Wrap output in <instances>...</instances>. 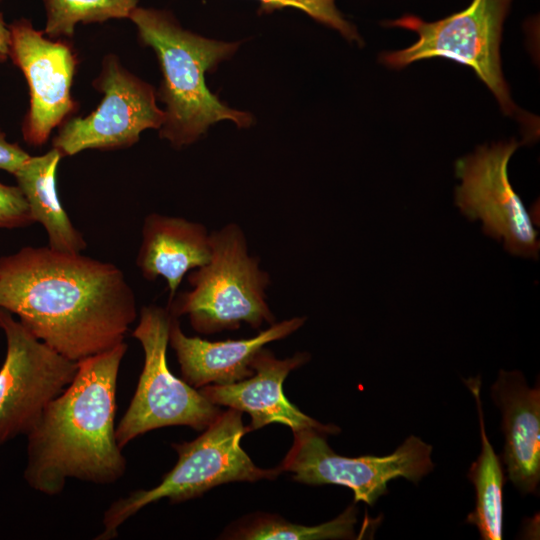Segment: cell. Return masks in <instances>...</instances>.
I'll return each instance as SVG.
<instances>
[{
	"instance_id": "cell-1",
	"label": "cell",
	"mask_w": 540,
	"mask_h": 540,
	"mask_svg": "<svg viewBox=\"0 0 540 540\" xmlns=\"http://www.w3.org/2000/svg\"><path fill=\"white\" fill-rule=\"evenodd\" d=\"M0 308L72 361L124 342L136 297L116 265L49 246L0 257Z\"/></svg>"
},
{
	"instance_id": "cell-2",
	"label": "cell",
	"mask_w": 540,
	"mask_h": 540,
	"mask_svg": "<svg viewBox=\"0 0 540 540\" xmlns=\"http://www.w3.org/2000/svg\"><path fill=\"white\" fill-rule=\"evenodd\" d=\"M127 344L78 361L70 384L26 435V483L55 496L67 480L97 485L117 482L126 458L116 441L117 380Z\"/></svg>"
},
{
	"instance_id": "cell-3",
	"label": "cell",
	"mask_w": 540,
	"mask_h": 540,
	"mask_svg": "<svg viewBox=\"0 0 540 540\" xmlns=\"http://www.w3.org/2000/svg\"><path fill=\"white\" fill-rule=\"evenodd\" d=\"M129 19L141 42L156 53L163 81L159 97L165 104L160 136L175 148L192 144L209 127L230 120L248 127L250 114L224 105L207 87L205 74L228 59L238 43L217 41L183 29L174 17L155 9L136 7Z\"/></svg>"
},
{
	"instance_id": "cell-4",
	"label": "cell",
	"mask_w": 540,
	"mask_h": 540,
	"mask_svg": "<svg viewBox=\"0 0 540 540\" xmlns=\"http://www.w3.org/2000/svg\"><path fill=\"white\" fill-rule=\"evenodd\" d=\"M209 262L190 271L191 289L168 302L172 316H188L201 334L238 329L246 323L254 329L275 323L266 290L270 276L260 260L249 252L248 241L237 223L210 232Z\"/></svg>"
},
{
	"instance_id": "cell-5",
	"label": "cell",
	"mask_w": 540,
	"mask_h": 540,
	"mask_svg": "<svg viewBox=\"0 0 540 540\" xmlns=\"http://www.w3.org/2000/svg\"><path fill=\"white\" fill-rule=\"evenodd\" d=\"M243 412L229 408L190 442L174 443L176 465L155 487L136 490L114 501L103 515V530L95 538L117 537L120 526L145 506L167 498L171 503L199 497L211 488L234 481L275 479L280 469L257 467L242 449L241 438L250 432L242 422Z\"/></svg>"
},
{
	"instance_id": "cell-6",
	"label": "cell",
	"mask_w": 540,
	"mask_h": 540,
	"mask_svg": "<svg viewBox=\"0 0 540 540\" xmlns=\"http://www.w3.org/2000/svg\"><path fill=\"white\" fill-rule=\"evenodd\" d=\"M511 2L472 0L464 10L433 22L408 14L385 21L383 25L413 31L418 38L409 47L382 53L380 61L393 69L434 57L466 65L493 93L503 113L513 116L518 108L504 79L500 57L503 23Z\"/></svg>"
},
{
	"instance_id": "cell-7",
	"label": "cell",
	"mask_w": 540,
	"mask_h": 540,
	"mask_svg": "<svg viewBox=\"0 0 540 540\" xmlns=\"http://www.w3.org/2000/svg\"><path fill=\"white\" fill-rule=\"evenodd\" d=\"M172 315L168 308L143 306L132 336L144 352V364L131 402L115 435L121 449L151 430L184 425L204 430L219 414L218 406L177 378L167 363Z\"/></svg>"
},
{
	"instance_id": "cell-8",
	"label": "cell",
	"mask_w": 540,
	"mask_h": 540,
	"mask_svg": "<svg viewBox=\"0 0 540 540\" xmlns=\"http://www.w3.org/2000/svg\"><path fill=\"white\" fill-rule=\"evenodd\" d=\"M326 434L313 428L293 432V444L280 463V471L308 485L336 484L351 489L354 503L372 506L387 493L389 481L403 477L414 483L429 474L434 463L432 446L414 435L386 456L346 457L328 445Z\"/></svg>"
},
{
	"instance_id": "cell-9",
	"label": "cell",
	"mask_w": 540,
	"mask_h": 540,
	"mask_svg": "<svg viewBox=\"0 0 540 540\" xmlns=\"http://www.w3.org/2000/svg\"><path fill=\"white\" fill-rule=\"evenodd\" d=\"M520 145L515 139L500 141L459 158L454 168L461 183L454 202L469 221L480 220L483 233L502 242L510 255L538 260V232L508 177L509 161Z\"/></svg>"
},
{
	"instance_id": "cell-10",
	"label": "cell",
	"mask_w": 540,
	"mask_h": 540,
	"mask_svg": "<svg viewBox=\"0 0 540 540\" xmlns=\"http://www.w3.org/2000/svg\"><path fill=\"white\" fill-rule=\"evenodd\" d=\"M6 355L0 367V445L27 435L73 380L78 363L36 338L0 308Z\"/></svg>"
},
{
	"instance_id": "cell-11",
	"label": "cell",
	"mask_w": 540,
	"mask_h": 540,
	"mask_svg": "<svg viewBox=\"0 0 540 540\" xmlns=\"http://www.w3.org/2000/svg\"><path fill=\"white\" fill-rule=\"evenodd\" d=\"M94 86L104 94L86 117L66 119L53 139L62 156L87 149H119L135 144L146 129H160L165 114L153 88L129 73L113 55L102 64Z\"/></svg>"
},
{
	"instance_id": "cell-12",
	"label": "cell",
	"mask_w": 540,
	"mask_h": 540,
	"mask_svg": "<svg viewBox=\"0 0 540 540\" xmlns=\"http://www.w3.org/2000/svg\"><path fill=\"white\" fill-rule=\"evenodd\" d=\"M8 27L9 57L24 74L30 93L23 138L30 145L41 146L76 110L71 97L76 54L67 43L44 36L27 19L16 20Z\"/></svg>"
},
{
	"instance_id": "cell-13",
	"label": "cell",
	"mask_w": 540,
	"mask_h": 540,
	"mask_svg": "<svg viewBox=\"0 0 540 540\" xmlns=\"http://www.w3.org/2000/svg\"><path fill=\"white\" fill-rule=\"evenodd\" d=\"M308 352L278 359L265 347L251 361L254 374L244 380L227 385H206L199 388L211 403L246 412L251 417L249 430H257L268 424L288 426L293 432L317 429L326 435L336 434L340 429L333 424H322L301 412L290 403L283 392L287 375L310 360Z\"/></svg>"
},
{
	"instance_id": "cell-14",
	"label": "cell",
	"mask_w": 540,
	"mask_h": 540,
	"mask_svg": "<svg viewBox=\"0 0 540 540\" xmlns=\"http://www.w3.org/2000/svg\"><path fill=\"white\" fill-rule=\"evenodd\" d=\"M306 321L292 317L275 322L248 339L208 341L187 336L178 318L172 316L169 344L175 351L182 379L198 389L206 385L232 384L254 374L251 361L266 344L286 338Z\"/></svg>"
},
{
	"instance_id": "cell-15",
	"label": "cell",
	"mask_w": 540,
	"mask_h": 540,
	"mask_svg": "<svg viewBox=\"0 0 540 540\" xmlns=\"http://www.w3.org/2000/svg\"><path fill=\"white\" fill-rule=\"evenodd\" d=\"M491 396L502 413L503 462L509 480L522 493H536L540 481V388L522 372L499 370Z\"/></svg>"
},
{
	"instance_id": "cell-16",
	"label": "cell",
	"mask_w": 540,
	"mask_h": 540,
	"mask_svg": "<svg viewBox=\"0 0 540 540\" xmlns=\"http://www.w3.org/2000/svg\"><path fill=\"white\" fill-rule=\"evenodd\" d=\"M211 255L210 232L202 223L159 213L145 217L136 265L146 280L165 279L168 302L184 276L207 264Z\"/></svg>"
},
{
	"instance_id": "cell-17",
	"label": "cell",
	"mask_w": 540,
	"mask_h": 540,
	"mask_svg": "<svg viewBox=\"0 0 540 540\" xmlns=\"http://www.w3.org/2000/svg\"><path fill=\"white\" fill-rule=\"evenodd\" d=\"M62 157L56 148L40 156H30L14 176L33 221L47 232L48 246L59 252L81 253L87 243L72 224L56 189V171Z\"/></svg>"
},
{
	"instance_id": "cell-18",
	"label": "cell",
	"mask_w": 540,
	"mask_h": 540,
	"mask_svg": "<svg viewBox=\"0 0 540 540\" xmlns=\"http://www.w3.org/2000/svg\"><path fill=\"white\" fill-rule=\"evenodd\" d=\"M464 383L475 398L481 435V452L468 472V477L475 487L476 503L474 510L467 516L466 522L477 527L481 539L501 540L503 537V469L485 430L480 398L481 378L471 377L465 379Z\"/></svg>"
},
{
	"instance_id": "cell-19",
	"label": "cell",
	"mask_w": 540,
	"mask_h": 540,
	"mask_svg": "<svg viewBox=\"0 0 540 540\" xmlns=\"http://www.w3.org/2000/svg\"><path fill=\"white\" fill-rule=\"evenodd\" d=\"M355 503L335 519L316 526L294 524L277 515L256 514L233 527L226 538L244 540H322L355 538Z\"/></svg>"
},
{
	"instance_id": "cell-20",
	"label": "cell",
	"mask_w": 540,
	"mask_h": 540,
	"mask_svg": "<svg viewBox=\"0 0 540 540\" xmlns=\"http://www.w3.org/2000/svg\"><path fill=\"white\" fill-rule=\"evenodd\" d=\"M49 38L71 37L78 23L129 18L137 0H43Z\"/></svg>"
},
{
	"instance_id": "cell-21",
	"label": "cell",
	"mask_w": 540,
	"mask_h": 540,
	"mask_svg": "<svg viewBox=\"0 0 540 540\" xmlns=\"http://www.w3.org/2000/svg\"><path fill=\"white\" fill-rule=\"evenodd\" d=\"M260 10L272 12L284 7L297 8L316 21L337 30L344 38L358 44L362 43L361 37L354 25L348 22L338 10L335 0H258Z\"/></svg>"
},
{
	"instance_id": "cell-22",
	"label": "cell",
	"mask_w": 540,
	"mask_h": 540,
	"mask_svg": "<svg viewBox=\"0 0 540 540\" xmlns=\"http://www.w3.org/2000/svg\"><path fill=\"white\" fill-rule=\"evenodd\" d=\"M32 223L33 218L20 189L0 182V229L23 228Z\"/></svg>"
},
{
	"instance_id": "cell-23",
	"label": "cell",
	"mask_w": 540,
	"mask_h": 540,
	"mask_svg": "<svg viewBox=\"0 0 540 540\" xmlns=\"http://www.w3.org/2000/svg\"><path fill=\"white\" fill-rule=\"evenodd\" d=\"M29 157L18 144L9 142L0 129V170L14 175Z\"/></svg>"
},
{
	"instance_id": "cell-24",
	"label": "cell",
	"mask_w": 540,
	"mask_h": 540,
	"mask_svg": "<svg viewBox=\"0 0 540 540\" xmlns=\"http://www.w3.org/2000/svg\"><path fill=\"white\" fill-rule=\"evenodd\" d=\"M9 27L6 25L3 15L0 11V63L9 57Z\"/></svg>"
}]
</instances>
